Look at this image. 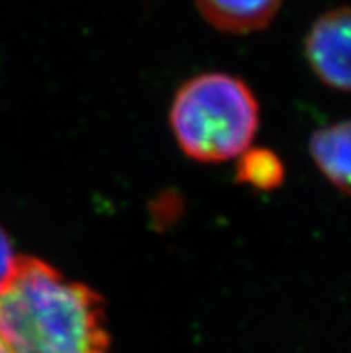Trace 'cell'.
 <instances>
[{
	"label": "cell",
	"instance_id": "6da1fadb",
	"mask_svg": "<svg viewBox=\"0 0 351 353\" xmlns=\"http://www.w3.org/2000/svg\"><path fill=\"white\" fill-rule=\"evenodd\" d=\"M0 343L9 353H108L103 300L52 265L18 256L0 289Z\"/></svg>",
	"mask_w": 351,
	"mask_h": 353
},
{
	"label": "cell",
	"instance_id": "7a4b0ae2",
	"mask_svg": "<svg viewBox=\"0 0 351 353\" xmlns=\"http://www.w3.org/2000/svg\"><path fill=\"white\" fill-rule=\"evenodd\" d=\"M258 115L257 99L244 81L212 72L179 88L170 108V125L185 154L217 163L248 151Z\"/></svg>",
	"mask_w": 351,
	"mask_h": 353
},
{
	"label": "cell",
	"instance_id": "3957f363",
	"mask_svg": "<svg viewBox=\"0 0 351 353\" xmlns=\"http://www.w3.org/2000/svg\"><path fill=\"white\" fill-rule=\"evenodd\" d=\"M350 11L334 9L323 14L307 36L308 65L326 86L350 88Z\"/></svg>",
	"mask_w": 351,
	"mask_h": 353
},
{
	"label": "cell",
	"instance_id": "277c9868",
	"mask_svg": "<svg viewBox=\"0 0 351 353\" xmlns=\"http://www.w3.org/2000/svg\"><path fill=\"white\" fill-rule=\"evenodd\" d=\"M196 4L214 27L224 32L245 34L269 26L281 0H196Z\"/></svg>",
	"mask_w": 351,
	"mask_h": 353
},
{
	"label": "cell",
	"instance_id": "5b68a950",
	"mask_svg": "<svg viewBox=\"0 0 351 353\" xmlns=\"http://www.w3.org/2000/svg\"><path fill=\"white\" fill-rule=\"evenodd\" d=\"M310 154L330 183L350 190V122H337L317 130L310 139Z\"/></svg>",
	"mask_w": 351,
	"mask_h": 353
},
{
	"label": "cell",
	"instance_id": "8992f818",
	"mask_svg": "<svg viewBox=\"0 0 351 353\" xmlns=\"http://www.w3.org/2000/svg\"><path fill=\"white\" fill-rule=\"evenodd\" d=\"M239 179L258 188L278 187L283 179V167L271 151L257 149L244 154L240 161Z\"/></svg>",
	"mask_w": 351,
	"mask_h": 353
},
{
	"label": "cell",
	"instance_id": "52a82bcc",
	"mask_svg": "<svg viewBox=\"0 0 351 353\" xmlns=\"http://www.w3.org/2000/svg\"><path fill=\"white\" fill-rule=\"evenodd\" d=\"M18 256L14 255L11 241L6 235V232L0 228V289L6 285L9 276L13 274L14 264H17Z\"/></svg>",
	"mask_w": 351,
	"mask_h": 353
},
{
	"label": "cell",
	"instance_id": "ba28073f",
	"mask_svg": "<svg viewBox=\"0 0 351 353\" xmlns=\"http://www.w3.org/2000/svg\"><path fill=\"white\" fill-rule=\"evenodd\" d=\"M0 353H9V352H8V350H6V348H4V346H2V343H0Z\"/></svg>",
	"mask_w": 351,
	"mask_h": 353
}]
</instances>
